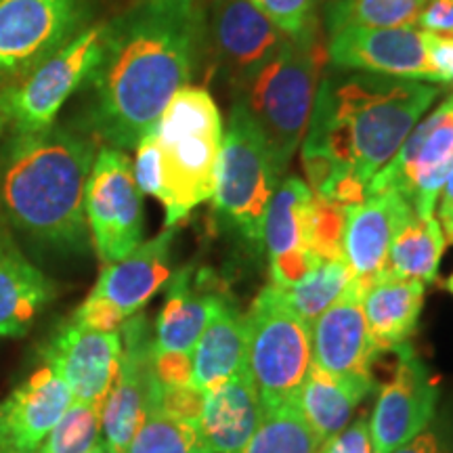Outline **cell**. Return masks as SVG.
Masks as SVG:
<instances>
[{
    "mask_svg": "<svg viewBox=\"0 0 453 453\" xmlns=\"http://www.w3.org/2000/svg\"><path fill=\"white\" fill-rule=\"evenodd\" d=\"M203 49L197 0H139L105 21L99 64L81 88L82 133L134 150L194 78Z\"/></svg>",
    "mask_w": 453,
    "mask_h": 453,
    "instance_id": "obj_1",
    "label": "cell"
},
{
    "mask_svg": "<svg viewBox=\"0 0 453 453\" xmlns=\"http://www.w3.org/2000/svg\"><path fill=\"white\" fill-rule=\"evenodd\" d=\"M441 95L439 84L382 73H326L303 145L307 185L334 200L350 180L365 185L393 160Z\"/></svg>",
    "mask_w": 453,
    "mask_h": 453,
    "instance_id": "obj_2",
    "label": "cell"
},
{
    "mask_svg": "<svg viewBox=\"0 0 453 453\" xmlns=\"http://www.w3.org/2000/svg\"><path fill=\"white\" fill-rule=\"evenodd\" d=\"M97 141L53 127L0 141V219L32 250L78 257L90 246L84 196Z\"/></svg>",
    "mask_w": 453,
    "mask_h": 453,
    "instance_id": "obj_3",
    "label": "cell"
},
{
    "mask_svg": "<svg viewBox=\"0 0 453 453\" xmlns=\"http://www.w3.org/2000/svg\"><path fill=\"white\" fill-rule=\"evenodd\" d=\"M326 59L319 21H313L286 34L281 47L237 88L235 99L257 124L281 177L307 133Z\"/></svg>",
    "mask_w": 453,
    "mask_h": 453,
    "instance_id": "obj_4",
    "label": "cell"
},
{
    "mask_svg": "<svg viewBox=\"0 0 453 453\" xmlns=\"http://www.w3.org/2000/svg\"><path fill=\"white\" fill-rule=\"evenodd\" d=\"M154 134L162 156V202L166 226H177L212 200L223 150V116L212 95L187 84L170 99Z\"/></svg>",
    "mask_w": 453,
    "mask_h": 453,
    "instance_id": "obj_5",
    "label": "cell"
},
{
    "mask_svg": "<svg viewBox=\"0 0 453 453\" xmlns=\"http://www.w3.org/2000/svg\"><path fill=\"white\" fill-rule=\"evenodd\" d=\"M281 174L246 107L234 101L223 134L214 211L243 242L263 246L265 217Z\"/></svg>",
    "mask_w": 453,
    "mask_h": 453,
    "instance_id": "obj_6",
    "label": "cell"
},
{
    "mask_svg": "<svg viewBox=\"0 0 453 453\" xmlns=\"http://www.w3.org/2000/svg\"><path fill=\"white\" fill-rule=\"evenodd\" d=\"M248 319V372L263 410L296 403L313 365V330L283 303L271 283L254 300Z\"/></svg>",
    "mask_w": 453,
    "mask_h": 453,
    "instance_id": "obj_7",
    "label": "cell"
},
{
    "mask_svg": "<svg viewBox=\"0 0 453 453\" xmlns=\"http://www.w3.org/2000/svg\"><path fill=\"white\" fill-rule=\"evenodd\" d=\"M105 24H93L24 78L0 90V141L47 130L61 107L81 93L99 64Z\"/></svg>",
    "mask_w": 453,
    "mask_h": 453,
    "instance_id": "obj_8",
    "label": "cell"
},
{
    "mask_svg": "<svg viewBox=\"0 0 453 453\" xmlns=\"http://www.w3.org/2000/svg\"><path fill=\"white\" fill-rule=\"evenodd\" d=\"M90 0H0V90L88 27Z\"/></svg>",
    "mask_w": 453,
    "mask_h": 453,
    "instance_id": "obj_9",
    "label": "cell"
},
{
    "mask_svg": "<svg viewBox=\"0 0 453 453\" xmlns=\"http://www.w3.org/2000/svg\"><path fill=\"white\" fill-rule=\"evenodd\" d=\"M84 211L90 242L104 265L128 257L143 243V194L124 150L104 145L90 168Z\"/></svg>",
    "mask_w": 453,
    "mask_h": 453,
    "instance_id": "obj_10",
    "label": "cell"
},
{
    "mask_svg": "<svg viewBox=\"0 0 453 453\" xmlns=\"http://www.w3.org/2000/svg\"><path fill=\"white\" fill-rule=\"evenodd\" d=\"M453 164V95L407 134L393 160L367 183L365 196L393 189L416 217L430 219Z\"/></svg>",
    "mask_w": 453,
    "mask_h": 453,
    "instance_id": "obj_11",
    "label": "cell"
},
{
    "mask_svg": "<svg viewBox=\"0 0 453 453\" xmlns=\"http://www.w3.org/2000/svg\"><path fill=\"white\" fill-rule=\"evenodd\" d=\"M120 336V365L101 405V437L107 453L127 451L147 413L157 407L162 390L154 373V336L145 315H130Z\"/></svg>",
    "mask_w": 453,
    "mask_h": 453,
    "instance_id": "obj_12",
    "label": "cell"
},
{
    "mask_svg": "<svg viewBox=\"0 0 453 453\" xmlns=\"http://www.w3.org/2000/svg\"><path fill=\"white\" fill-rule=\"evenodd\" d=\"M203 49H211L219 73L240 88L286 41L252 0H202Z\"/></svg>",
    "mask_w": 453,
    "mask_h": 453,
    "instance_id": "obj_13",
    "label": "cell"
},
{
    "mask_svg": "<svg viewBox=\"0 0 453 453\" xmlns=\"http://www.w3.org/2000/svg\"><path fill=\"white\" fill-rule=\"evenodd\" d=\"M393 378L378 395L370 433L376 453H390L422 433L434 420L439 382L410 342L395 349Z\"/></svg>",
    "mask_w": 453,
    "mask_h": 453,
    "instance_id": "obj_14",
    "label": "cell"
},
{
    "mask_svg": "<svg viewBox=\"0 0 453 453\" xmlns=\"http://www.w3.org/2000/svg\"><path fill=\"white\" fill-rule=\"evenodd\" d=\"M327 61L336 70L382 73L405 81L437 82L422 32L405 27L349 26L327 38Z\"/></svg>",
    "mask_w": 453,
    "mask_h": 453,
    "instance_id": "obj_15",
    "label": "cell"
},
{
    "mask_svg": "<svg viewBox=\"0 0 453 453\" xmlns=\"http://www.w3.org/2000/svg\"><path fill=\"white\" fill-rule=\"evenodd\" d=\"M120 355V330L95 332L73 321L61 326L41 350L44 365L67 384L73 401L97 407L99 411L116 380Z\"/></svg>",
    "mask_w": 453,
    "mask_h": 453,
    "instance_id": "obj_16",
    "label": "cell"
},
{
    "mask_svg": "<svg viewBox=\"0 0 453 453\" xmlns=\"http://www.w3.org/2000/svg\"><path fill=\"white\" fill-rule=\"evenodd\" d=\"M344 211V258L353 271V283L367 294L373 281L382 275L395 234L416 212L410 202L393 189L365 196L364 202L347 206Z\"/></svg>",
    "mask_w": 453,
    "mask_h": 453,
    "instance_id": "obj_17",
    "label": "cell"
},
{
    "mask_svg": "<svg viewBox=\"0 0 453 453\" xmlns=\"http://www.w3.org/2000/svg\"><path fill=\"white\" fill-rule=\"evenodd\" d=\"M72 403L67 384L42 365L0 401V443L15 453H36Z\"/></svg>",
    "mask_w": 453,
    "mask_h": 453,
    "instance_id": "obj_18",
    "label": "cell"
},
{
    "mask_svg": "<svg viewBox=\"0 0 453 453\" xmlns=\"http://www.w3.org/2000/svg\"><path fill=\"white\" fill-rule=\"evenodd\" d=\"M364 298L350 280L330 309L315 319L313 365L334 376H372L370 367L376 353L365 324Z\"/></svg>",
    "mask_w": 453,
    "mask_h": 453,
    "instance_id": "obj_19",
    "label": "cell"
},
{
    "mask_svg": "<svg viewBox=\"0 0 453 453\" xmlns=\"http://www.w3.org/2000/svg\"><path fill=\"white\" fill-rule=\"evenodd\" d=\"M173 242L174 226H166L160 235L143 242L128 257L105 265L88 296L107 300L127 317L139 313L173 275Z\"/></svg>",
    "mask_w": 453,
    "mask_h": 453,
    "instance_id": "obj_20",
    "label": "cell"
},
{
    "mask_svg": "<svg viewBox=\"0 0 453 453\" xmlns=\"http://www.w3.org/2000/svg\"><path fill=\"white\" fill-rule=\"evenodd\" d=\"M208 273L194 277V269L183 267L170 275L166 300L156 319L154 350L194 353L196 342L229 298L206 283Z\"/></svg>",
    "mask_w": 453,
    "mask_h": 453,
    "instance_id": "obj_21",
    "label": "cell"
},
{
    "mask_svg": "<svg viewBox=\"0 0 453 453\" xmlns=\"http://www.w3.org/2000/svg\"><path fill=\"white\" fill-rule=\"evenodd\" d=\"M57 296V286L21 250L0 219V338H19Z\"/></svg>",
    "mask_w": 453,
    "mask_h": 453,
    "instance_id": "obj_22",
    "label": "cell"
},
{
    "mask_svg": "<svg viewBox=\"0 0 453 453\" xmlns=\"http://www.w3.org/2000/svg\"><path fill=\"white\" fill-rule=\"evenodd\" d=\"M263 418V405L250 372L242 370L203 390L200 428L212 453H237Z\"/></svg>",
    "mask_w": 453,
    "mask_h": 453,
    "instance_id": "obj_23",
    "label": "cell"
},
{
    "mask_svg": "<svg viewBox=\"0 0 453 453\" xmlns=\"http://www.w3.org/2000/svg\"><path fill=\"white\" fill-rule=\"evenodd\" d=\"M426 283L382 273L364 298L365 324L373 353L382 355L405 344L416 330Z\"/></svg>",
    "mask_w": 453,
    "mask_h": 453,
    "instance_id": "obj_24",
    "label": "cell"
},
{
    "mask_svg": "<svg viewBox=\"0 0 453 453\" xmlns=\"http://www.w3.org/2000/svg\"><path fill=\"white\" fill-rule=\"evenodd\" d=\"M373 376H334L311 365L298 390L296 407L321 441L347 428L357 405L372 393Z\"/></svg>",
    "mask_w": 453,
    "mask_h": 453,
    "instance_id": "obj_25",
    "label": "cell"
},
{
    "mask_svg": "<svg viewBox=\"0 0 453 453\" xmlns=\"http://www.w3.org/2000/svg\"><path fill=\"white\" fill-rule=\"evenodd\" d=\"M194 387L203 393L212 384L248 370V319L226 303L194 347Z\"/></svg>",
    "mask_w": 453,
    "mask_h": 453,
    "instance_id": "obj_26",
    "label": "cell"
},
{
    "mask_svg": "<svg viewBox=\"0 0 453 453\" xmlns=\"http://www.w3.org/2000/svg\"><path fill=\"white\" fill-rule=\"evenodd\" d=\"M445 243L443 226L437 219H420L411 214L393 237L382 273L433 283L437 280Z\"/></svg>",
    "mask_w": 453,
    "mask_h": 453,
    "instance_id": "obj_27",
    "label": "cell"
},
{
    "mask_svg": "<svg viewBox=\"0 0 453 453\" xmlns=\"http://www.w3.org/2000/svg\"><path fill=\"white\" fill-rule=\"evenodd\" d=\"M311 197H313V191L298 177H286L277 185L269 202L263 231V243L267 246L269 260L307 248L304 246V212H307Z\"/></svg>",
    "mask_w": 453,
    "mask_h": 453,
    "instance_id": "obj_28",
    "label": "cell"
},
{
    "mask_svg": "<svg viewBox=\"0 0 453 453\" xmlns=\"http://www.w3.org/2000/svg\"><path fill=\"white\" fill-rule=\"evenodd\" d=\"M321 441L296 403L263 410L257 430L237 453H319Z\"/></svg>",
    "mask_w": 453,
    "mask_h": 453,
    "instance_id": "obj_29",
    "label": "cell"
},
{
    "mask_svg": "<svg viewBox=\"0 0 453 453\" xmlns=\"http://www.w3.org/2000/svg\"><path fill=\"white\" fill-rule=\"evenodd\" d=\"M353 280L347 258L340 260H324L315 271L298 281L296 286L277 288L281 294L283 303L290 307L298 317H303L307 324L319 317L324 311L332 307L336 300L342 296Z\"/></svg>",
    "mask_w": 453,
    "mask_h": 453,
    "instance_id": "obj_30",
    "label": "cell"
},
{
    "mask_svg": "<svg viewBox=\"0 0 453 453\" xmlns=\"http://www.w3.org/2000/svg\"><path fill=\"white\" fill-rule=\"evenodd\" d=\"M426 0H334L326 7L327 36L349 26L405 27L416 26Z\"/></svg>",
    "mask_w": 453,
    "mask_h": 453,
    "instance_id": "obj_31",
    "label": "cell"
},
{
    "mask_svg": "<svg viewBox=\"0 0 453 453\" xmlns=\"http://www.w3.org/2000/svg\"><path fill=\"white\" fill-rule=\"evenodd\" d=\"M124 453H212L197 424L180 422L154 407Z\"/></svg>",
    "mask_w": 453,
    "mask_h": 453,
    "instance_id": "obj_32",
    "label": "cell"
},
{
    "mask_svg": "<svg viewBox=\"0 0 453 453\" xmlns=\"http://www.w3.org/2000/svg\"><path fill=\"white\" fill-rule=\"evenodd\" d=\"M99 447H104L101 411L73 401L36 453H95Z\"/></svg>",
    "mask_w": 453,
    "mask_h": 453,
    "instance_id": "obj_33",
    "label": "cell"
},
{
    "mask_svg": "<svg viewBox=\"0 0 453 453\" xmlns=\"http://www.w3.org/2000/svg\"><path fill=\"white\" fill-rule=\"evenodd\" d=\"M347 211L324 197H311L304 212V246L321 260L344 258Z\"/></svg>",
    "mask_w": 453,
    "mask_h": 453,
    "instance_id": "obj_34",
    "label": "cell"
},
{
    "mask_svg": "<svg viewBox=\"0 0 453 453\" xmlns=\"http://www.w3.org/2000/svg\"><path fill=\"white\" fill-rule=\"evenodd\" d=\"M283 34H298L317 21L319 0H252Z\"/></svg>",
    "mask_w": 453,
    "mask_h": 453,
    "instance_id": "obj_35",
    "label": "cell"
},
{
    "mask_svg": "<svg viewBox=\"0 0 453 453\" xmlns=\"http://www.w3.org/2000/svg\"><path fill=\"white\" fill-rule=\"evenodd\" d=\"M134 150H137V157L133 164V174L141 194L157 197L162 191V156L154 130L145 134Z\"/></svg>",
    "mask_w": 453,
    "mask_h": 453,
    "instance_id": "obj_36",
    "label": "cell"
},
{
    "mask_svg": "<svg viewBox=\"0 0 453 453\" xmlns=\"http://www.w3.org/2000/svg\"><path fill=\"white\" fill-rule=\"evenodd\" d=\"M203 407V393L196 387H170L160 390L157 399V410L174 418V420L197 424L202 416Z\"/></svg>",
    "mask_w": 453,
    "mask_h": 453,
    "instance_id": "obj_37",
    "label": "cell"
},
{
    "mask_svg": "<svg viewBox=\"0 0 453 453\" xmlns=\"http://www.w3.org/2000/svg\"><path fill=\"white\" fill-rule=\"evenodd\" d=\"M127 319L128 317L107 303V300L87 296L81 307L73 311L70 321L81 327H87V330L118 332Z\"/></svg>",
    "mask_w": 453,
    "mask_h": 453,
    "instance_id": "obj_38",
    "label": "cell"
},
{
    "mask_svg": "<svg viewBox=\"0 0 453 453\" xmlns=\"http://www.w3.org/2000/svg\"><path fill=\"white\" fill-rule=\"evenodd\" d=\"M324 263L321 258H317L313 252L303 248V250L283 254V257L271 258V283L277 288H290L296 286L298 281H303L311 271H315L319 265Z\"/></svg>",
    "mask_w": 453,
    "mask_h": 453,
    "instance_id": "obj_39",
    "label": "cell"
},
{
    "mask_svg": "<svg viewBox=\"0 0 453 453\" xmlns=\"http://www.w3.org/2000/svg\"><path fill=\"white\" fill-rule=\"evenodd\" d=\"M154 373L160 387H194V357L180 350H154Z\"/></svg>",
    "mask_w": 453,
    "mask_h": 453,
    "instance_id": "obj_40",
    "label": "cell"
},
{
    "mask_svg": "<svg viewBox=\"0 0 453 453\" xmlns=\"http://www.w3.org/2000/svg\"><path fill=\"white\" fill-rule=\"evenodd\" d=\"M321 445L324 447L319 453H376L370 433V420H365L364 416L357 418L347 428H342Z\"/></svg>",
    "mask_w": 453,
    "mask_h": 453,
    "instance_id": "obj_41",
    "label": "cell"
},
{
    "mask_svg": "<svg viewBox=\"0 0 453 453\" xmlns=\"http://www.w3.org/2000/svg\"><path fill=\"white\" fill-rule=\"evenodd\" d=\"M422 41L437 84H453V36L422 32Z\"/></svg>",
    "mask_w": 453,
    "mask_h": 453,
    "instance_id": "obj_42",
    "label": "cell"
},
{
    "mask_svg": "<svg viewBox=\"0 0 453 453\" xmlns=\"http://www.w3.org/2000/svg\"><path fill=\"white\" fill-rule=\"evenodd\" d=\"M453 451V439L445 424L433 420L422 433H418L411 441L405 445L396 447L390 453H451Z\"/></svg>",
    "mask_w": 453,
    "mask_h": 453,
    "instance_id": "obj_43",
    "label": "cell"
},
{
    "mask_svg": "<svg viewBox=\"0 0 453 453\" xmlns=\"http://www.w3.org/2000/svg\"><path fill=\"white\" fill-rule=\"evenodd\" d=\"M416 27L422 32L453 36V0H426L418 15Z\"/></svg>",
    "mask_w": 453,
    "mask_h": 453,
    "instance_id": "obj_44",
    "label": "cell"
},
{
    "mask_svg": "<svg viewBox=\"0 0 453 453\" xmlns=\"http://www.w3.org/2000/svg\"><path fill=\"white\" fill-rule=\"evenodd\" d=\"M443 234H445V240L449 242V243H453V220H451L449 225L443 226Z\"/></svg>",
    "mask_w": 453,
    "mask_h": 453,
    "instance_id": "obj_45",
    "label": "cell"
},
{
    "mask_svg": "<svg viewBox=\"0 0 453 453\" xmlns=\"http://www.w3.org/2000/svg\"><path fill=\"white\" fill-rule=\"evenodd\" d=\"M445 288H447V290H449V292L453 294V273L449 275V280H447V283H445Z\"/></svg>",
    "mask_w": 453,
    "mask_h": 453,
    "instance_id": "obj_46",
    "label": "cell"
},
{
    "mask_svg": "<svg viewBox=\"0 0 453 453\" xmlns=\"http://www.w3.org/2000/svg\"><path fill=\"white\" fill-rule=\"evenodd\" d=\"M0 453H15V451L9 449V447H4L3 443H0Z\"/></svg>",
    "mask_w": 453,
    "mask_h": 453,
    "instance_id": "obj_47",
    "label": "cell"
},
{
    "mask_svg": "<svg viewBox=\"0 0 453 453\" xmlns=\"http://www.w3.org/2000/svg\"><path fill=\"white\" fill-rule=\"evenodd\" d=\"M95 453H107V451H105V447H99V449L95 451Z\"/></svg>",
    "mask_w": 453,
    "mask_h": 453,
    "instance_id": "obj_48",
    "label": "cell"
}]
</instances>
